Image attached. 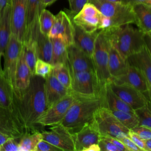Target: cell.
I'll use <instances>...</instances> for the list:
<instances>
[{
	"instance_id": "cell-40",
	"label": "cell",
	"mask_w": 151,
	"mask_h": 151,
	"mask_svg": "<svg viewBox=\"0 0 151 151\" xmlns=\"http://www.w3.org/2000/svg\"><path fill=\"white\" fill-rule=\"evenodd\" d=\"M130 130L133 131L144 140L151 139V128L150 127L137 125Z\"/></svg>"
},
{
	"instance_id": "cell-28",
	"label": "cell",
	"mask_w": 151,
	"mask_h": 151,
	"mask_svg": "<svg viewBox=\"0 0 151 151\" xmlns=\"http://www.w3.org/2000/svg\"><path fill=\"white\" fill-rule=\"evenodd\" d=\"M110 110H122L133 111V110L128 104L120 99L111 89L110 84L106 87L104 96V106Z\"/></svg>"
},
{
	"instance_id": "cell-26",
	"label": "cell",
	"mask_w": 151,
	"mask_h": 151,
	"mask_svg": "<svg viewBox=\"0 0 151 151\" xmlns=\"http://www.w3.org/2000/svg\"><path fill=\"white\" fill-rule=\"evenodd\" d=\"M11 6L8 5L0 15V61L4 56L11 32Z\"/></svg>"
},
{
	"instance_id": "cell-9",
	"label": "cell",
	"mask_w": 151,
	"mask_h": 151,
	"mask_svg": "<svg viewBox=\"0 0 151 151\" xmlns=\"http://www.w3.org/2000/svg\"><path fill=\"white\" fill-rule=\"evenodd\" d=\"M22 47V42L18 40L12 34L10 36L4 54V74L12 86L14 90L15 83V74Z\"/></svg>"
},
{
	"instance_id": "cell-25",
	"label": "cell",
	"mask_w": 151,
	"mask_h": 151,
	"mask_svg": "<svg viewBox=\"0 0 151 151\" xmlns=\"http://www.w3.org/2000/svg\"><path fill=\"white\" fill-rule=\"evenodd\" d=\"M132 6L135 24L145 34H148L151 31V4H136Z\"/></svg>"
},
{
	"instance_id": "cell-34",
	"label": "cell",
	"mask_w": 151,
	"mask_h": 151,
	"mask_svg": "<svg viewBox=\"0 0 151 151\" xmlns=\"http://www.w3.org/2000/svg\"><path fill=\"white\" fill-rule=\"evenodd\" d=\"M113 115L127 128L132 129L139 125L138 118L134 111L110 110Z\"/></svg>"
},
{
	"instance_id": "cell-12",
	"label": "cell",
	"mask_w": 151,
	"mask_h": 151,
	"mask_svg": "<svg viewBox=\"0 0 151 151\" xmlns=\"http://www.w3.org/2000/svg\"><path fill=\"white\" fill-rule=\"evenodd\" d=\"M26 34L29 35L34 41L37 58L51 64L52 42L48 35L41 32L38 21L27 27Z\"/></svg>"
},
{
	"instance_id": "cell-41",
	"label": "cell",
	"mask_w": 151,
	"mask_h": 151,
	"mask_svg": "<svg viewBox=\"0 0 151 151\" xmlns=\"http://www.w3.org/2000/svg\"><path fill=\"white\" fill-rule=\"evenodd\" d=\"M35 151H62L60 149L48 143V142L41 139L37 143Z\"/></svg>"
},
{
	"instance_id": "cell-47",
	"label": "cell",
	"mask_w": 151,
	"mask_h": 151,
	"mask_svg": "<svg viewBox=\"0 0 151 151\" xmlns=\"http://www.w3.org/2000/svg\"><path fill=\"white\" fill-rule=\"evenodd\" d=\"M11 0H0V15L8 5L11 4Z\"/></svg>"
},
{
	"instance_id": "cell-18",
	"label": "cell",
	"mask_w": 151,
	"mask_h": 151,
	"mask_svg": "<svg viewBox=\"0 0 151 151\" xmlns=\"http://www.w3.org/2000/svg\"><path fill=\"white\" fill-rule=\"evenodd\" d=\"M0 132L15 137H21L28 133L17 116L1 106Z\"/></svg>"
},
{
	"instance_id": "cell-46",
	"label": "cell",
	"mask_w": 151,
	"mask_h": 151,
	"mask_svg": "<svg viewBox=\"0 0 151 151\" xmlns=\"http://www.w3.org/2000/svg\"><path fill=\"white\" fill-rule=\"evenodd\" d=\"M122 3L131 6L136 4H151V0H124L122 2Z\"/></svg>"
},
{
	"instance_id": "cell-11",
	"label": "cell",
	"mask_w": 151,
	"mask_h": 151,
	"mask_svg": "<svg viewBox=\"0 0 151 151\" xmlns=\"http://www.w3.org/2000/svg\"><path fill=\"white\" fill-rule=\"evenodd\" d=\"M50 131H41L42 139L48 142L62 151H76L72 133L68 130L57 124L51 126Z\"/></svg>"
},
{
	"instance_id": "cell-17",
	"label": "cell",
	"mask_w": 151,
	"mask_h": 151,
	"mask_svg": "<svg viewBox=\"0 0 151 151\" xmlns=\"http://www.w3.org/2000/svg\"><path fill=\"white\" fill-rule=\"evenodd\" d=\"M67 65L70 72L93 70L92 57L74 43L67 46Z\"/></svg>"
},
{
	"instance_id": "cell-43",
	"label": "cell",
	"mask_w": 151,
	"mask_h": 151,
	"mask_svg": "<svg viewBox=\"0 0 151 151\" xmlns=\"http://www.w3.org/2000/svg\"><path fill=\"white\" fill-rule=\"evenodd\" d=\"M98 145L100 151H118L116 147L103 136H101Z\"/></svg>"
},
{
	"instance_id": "cell-39",
	"label": "cell",
	"mask_w": 151,
	"mask_h": 151,
	"mask_svg": "<svg viewBox=\"0 0 151 151\" xmlns=\"http://www.w3.org/2000/svg\"><path fill=\"white\" fill-rule=\"evenodd\" d=\"M70 10H66L69 15L74 17L78 14L89 0H68Z\"/></svg>"
},
{
	"instance_id": "cell-49",
	"label": "cell",
	"mask_w": 151,
	"mask_h": 151,
	"mask_svg": "<svg viewBox=\"0 0 151 151\" xmlns=\"http://www.w3.org/2000/svg\"><path fill=\"white\" fill-rule=\"evenodd\" d=\"M84 151H100L98 144H93L87 147Z\"/></svg>"
},
{
	"instance_id": "cell-51",
	"label": "cell",
	"mask_w": 151,
	"mask_h": 151,
	"mask_svg": "<svg viewBox=\"0 0 151 151\" xmlns=\"http://www.w3.org/2000/svg\"><path fill=\"white\" fill-rule=\"evenodd\" d=\"M10 136L0 132V146L2 145Z\"/></svg>"
},
{
	"instance_id": "cell-1",
	"label": "cell",
	"mask_w": 151,
	"mask_h": 151,
	"mask_svg": "<svg viewBox=\"0 0 151 151\" xmlns=\"http://www.w3.org/2000/svg\"><path fill=\"white\" fill-rule=\"evenodd\" d=\"M45 78L33 75L29 86L18 96H15L19 120L27 132L38 130L37 121L47 109Z\"/></svg>"
},
{
	"instance_id": "cell-32",
	"label": "cell",
	"mask_w": 151,
	"mask_h": 151,
	"mask_svg": "<svg viewBox=\"0 0 151 151\" xmlns=\"http://www.w3.org/2000/svg\"><path fill=\"white\" fill-rule=\"evenodd\" d=\"M52 73L63 86L69 90L71 89V77L67 63L53 65Z\"/></svg>"
},
{
	"instance_id": "cell-56",
	"label": "cell",
	"mask_w": 151,
	"mask_h": 151,
	"mask_svg": "<svg viewBox=\"0 0 151 151\" xmlns=\"http://www.w3.org/2000/svg\"><path fill=\"white\" fill-rule=\"evenodd\" d=\"M149 34V35H150V36H151V31H150V32H149V33H148V34Z\"/></svg>"
},
{
	"instance_id": "cell-23",
	"label": "cell",
	"mask_w": 151,
	"mask_h": 151,
	"mask_svg": "<svg viewBox=\"0 0 151 151\" xmlns=\"http://www.w3.org/2000/svg\"><path fill=\"white\" fill-rule=\"evenodd\" d=\"M0 106L16 116L21 122L17 111L14 88L5 76L3 71H0Z\"/></svg>"
},
{
	"instance_id": "cell-55",
	"label": "cell",
	"mask_w": 151,
	"mask_h": 151,
	"mask_svg": "<svg viewBox=\"0 0 151 151\" xmlns=\"http://www.w3.org/2000/svg\"><path fill=\"white\" fill-rule=\"evenodd\" d=\"M1 61H0V71H3L2 68V67H1Z\"/></svg>"
},
{
	"instance_id": "cell-29",
	"label": "cell",
	"mask_w": 151,
	"mask_h": 151,
	"mask_svg": "<svg viewBox=\"0 0 151 151\" xmlns=\"http://www.w3.org/2000/svg\"><path fill=\"white\" fill-rule=\"evenodd\" d=\"M22 49L26 63L34 75L35 65L38 58L34 41L29 35L26 34L25 35L22 42Z\"/></svg>"
},
{
	"instance_id": "cell-36",
	"label": "cell",
	"mask_w": 151,
	"mask_h": 151,
	"mask_svg": "<svg viewBox=\"0 0 151 151\" xmlns=\"http://www.w3.org/2000/svg\"><path fill=\"white\" fill-rule=\"evenodd\" d=\"M134 111L138 118L139 125L151 128V103L148 100L144 106Z\"/></svg>"
},
{
	"instance_id": "cell-4",
	"label": "cell",
	"mask_w": 151,
	"mask_h": 151,
	"mask_svg": "<svg viewBox=\"0 0 151 151\" xmlns=\"http://www.w3.org/2000/svg\"><path fill=\"white\" fill-rule=\"evenodd\" d=\"M105 30L110 44L125 59L140 51L146 45L145 34L130 24Z\"/></svg>"
},
{
	"instance_id": "cell-50",
	"label": "cell",
	"mask_w": 151,
	"mask_h": 151,
	"mask_svg": "<svg viewBox=\"0 0 151 151\" xmlns=\"http://www.w3.org/2000/svg\"><path fill=\"white\" fill-rule=\"evenodd\" d=\"M56 1L57 0H41V5L44 8H45L46 6L51 5Z\"/></svg>"
},
{
	"instance_id": "cell-3",
	"label": "cell",
	"mask_w": 151,
	"mask_h": 151,
	"mask_svg": "<svg viewBox=\"0 0 151 151\" xmlns=\"http://www.w3.org/2000/svg\"><path fill=\"white\" fill-rule=\"evenodd\" d=\"M75 97L74 101L59 123L72 134L77 132L85 124L91 122L96 110L102 107L101 100L98 97Z\"/></svg>"
},
{
	"instance_id": "cell-5",
	"label": "cell",
	"mask_w": 151,
	"mask_h": 151,
	"mask_svg": "<svg viewBox=\"0 0 151 151\" xmlns=\"http://www.w3.org/2000/svg\"><path fill=\"white\" fill-rule=\"evenodd\" d=\"M89 2L94 4L103 15L112 20L114 27L136 22L131 5L107 0H89Z\"/></svg>"
},
{
	"instance_id": "cell-35",
	"label": "cell",
	"mask_w": 151,
	"mask_h": 151,
	"mask_svg": "<svg viewBox=\"0 0 151 151\" xmlns=\"http://www.w3.org/2000/svg\"><path fill=\"white\" fill-rule=\"evenodd\" d=\"M55 19V15L45 8L40 13L38 18L39 27L41 32L45 35L48 34L53 25Z\"/></svg>"
},
{
	"instance_id": "cell-15",
	"label": "cell",
	"mask_w": 151,
	"mask_h": 151,
	"mask_svg": "<svg viewBox=\"0 0 151 151\" xmlns=\"http://www.w3.org/2000/svg\"><path fill=\"white\" fill-rule=\"evenodd\" d=\"M110 87L120 99L134 110L144 106L147 103V99L145 94L132 86L111 82Z\"/></svg>"
},
{
	"instance_id": "cell-27",
	"label": "cell",
	"mask_w": 151,
	"mask_h": 151,
	"mask_svg": "<svg viewBox=\"0 0 151 151\" xmlns=\"http://www.w3.org/2000/svg\"><path fill=\"white\" fill-rule=\"evenodd\" d=\"M128 63L120 52L110 44L109 48V70L111 78L123 74L126 70Z\"/></svg>"
},
{
	"instance_id": "cell-22",
	"label": "cell",
	"mask_w": 151,
	"mask_h": 151,
	"mask_svg": "<svg viewBox=\"0 0 151 151\" xmlns=\"http://www.w3.org/2000/svg\"><path fill=\"white\" fill-rule=\"evenodd\" d=\"M33 74L26 63L24 51L22 47L15 74L14 88V93L15 96L18 97L21 96L27 88L29 85L31 78Z\"/></svg>"
},
{
	"instance_id": "cell-19",
	"label": "cell",
	"mask_w": 151,
	"mask_h": 151,
	"mask_svg": "<svg viewBox=\"0 0 151 151\" xmlns=\"http://www.w3.org/2000/svg\"><path fill=\"white\" fill-rule=\"evenodd\" d=\"M117 84H127L133 87L142 93L148 90L149 84L143 75L136 68L129 65L122 75L111 78V81Z\"/></svg>"
},
{
	"instance_id": "cell-48",
	"label": "cell",
	"mask_w": 151,
	"mask_h": 151,
	"mask_svg": "<svg viewBox=\"0 0 151 151\" xmlns=\"http://www.w3.org/2000/svg\"><path fill=\"white\" fill-rule=\"evenodd\" d=\"M145 41L146 45L151 55V36L147 34H145Z\"/></svg>"
},
{
	"instance_id": "cell-13",
	"label": "cell",
	"mask_w": 151,
	"mask_h": 151,
	"mask_svg": "<svg viewBox=\"0 0 151 151\" xmlns=\"http://www.w3.org/2000/svg\"><path fill=\"white\" fill-rule=\"evenodd\" d=\"M101 16V13L97 7L92 3L88 2L78 14L71 17L76 25L87 32H93L99 29Z\"/></svg>"
},
{
	"instance_id": "cell-30",
	"label": "cell",
	"mask_w": 151,
	"mask_h": 151,
	"mask_svg": "<svg viewBox=\"0 0 151 151\" xmlns=\"http://www.w3.org/2000/svg\"><path fill=\"white\" fill-rule=\"evenodd\" d=\"M52 42L51 64H66L67 63V45L59 38H51Z\"/></svg>"
},
{
	"instance_id": "cell-52",
	"label": "cell",
	"mask_w": 151,
	"mask_h": 151,
	"mask_svg": "<svg viewBox=\"0 0 151 151\" xmlns=\"http://www.w3.org/2000/svg\"><path fill=\"white\" fill-rule=\"evenodd\" d=\"M144 94H145L147 99L151 103V84L149 86L147 91L144 93Z\"/></svg>"
},
{
	"instance_id": "cell-8",
	"label": "cell",
	"mask_w": 151,
	"mask_h": 151,
	"mask_svg": "<svg viewBox=\"0 0 151 151\" xmlns=\"http://www.w3.org/2000/svg\"><path fill=\"white\" fill-rule=\"evenodd\" d=\"M75 98V96L71 93L47 108L38 119L37 125L51 126L59 124L65 116L70 106L74 101Z\"/></svg>"
},
{
	"instance_id": "cell-38",
	"label": "cell",
	"mask_w": 151,
	"mask_h": 151,
	"mask_svg": "<svg viewBox=\"0 0 151 151\" xmlns=\"http://www.w3.org/2000/svg\"><path fill=\"white\" fill-rule=\"evenodd\" d=\"M21 137H9L0 146V151H19V143Z\"/></svg>"
},
{
	"instance_id": "cell-31",
	"label": "cell",
	"mask_w": 151,
	"mask_h": 151,
	"mask_svg": "<svg viewBox=\"0 0 151 151\" xmlns=\"http://www.w3.org/2000/svg\"><path fill=\"white\" fill-rule=\"evenodd\" d=\"M41 139V133L38 130L25 133L19 140V151H35L36 146Z\"/></svg>"
},
{
	"instance_id": "cell-37",
	"label": "cell",
	"mask_w": 151,
	"mask_h": 151,
	"mask_svg": "<svg viewBox=\"0 0 151 151\" xmlns=\"http://www.w3.org/2000/svg\"><path fill=\"white\" fill-rule=\"evenodd\" d=\"M53 70V65L42 59L37 58L35 68L34 75L40 76L44 78H46L52 73Z\"/></svg>"
},
{
	"instance_id": "cell-10",
	"label": "cell",
	"mask_w": 151,
	"mask_h": 151,
	"mask_svg": "<svg viewBox=\"0 0 151 151\" xmlns=\"http://www.w3.org/2000/svg\"><path fill=\"white\" fill-rule=\"evenodd\" d=\"M74 24L71 16L66 11H60L55 15L48 37L50 38H59L68 46L74 43Z\"/></svg>"
},
{
	"instance_id": "cell-44",
	"label": "cell",
	"mask_w": 151,
	"mask_h": 151,
	"mask_svg": "<svg viewBox=\"0 0 151 151\" xmlns=\"http://www.w3.org/2000/svg\"><path fill=\"white\" fill-rule=\"evenodd\" d=\"M124 145L127 147V149L130 151H142L136 144L130 139L129 136H125L119 139Z\"/></svg>"
},
{
	"instance_id": "cell-21",
	"label": "cell",
	"mask_w": 151,
	"mask_h": 151,
	"mask_svg": "<svg viewBox=\"0 0 151 151\" xmlns=\"http://www.w3.org/2000/svg\"><path fill=\"white\" fill-rule=\"evenodd\" d=\"M126 61L143 75L149 86L151 84V55L146 45L140 51L129 55Z\"/></svg>"
},
{
	"instance_id": "cell-57",
	"label": "cell",
	"mask_w": 151,
	"mask_h": 151,
	"mask_svg": "<svg viewBox=\"0 0 151 151\" xmlns=\"http://www.w3.org/2000/svg\"><path fill=\"white\" fill-rule=\"evenodd\" d=\"M123 1H124V0H122V2H123Z\"/></svg>"
},
{
	"instance_id": "cell-7",
	"label": "cell",
	"mask_w": 151,
	"mask_h": 151,
	"mask_svg": "<svg viewBox=\"0 0 151 151\" xmlns=\"http://www.w3.org/2000/svg\"><path fill=\"white\" fill-rule=\"evenodd\" d=\"M70 74L71 77L70 90L75 97L99 98L93 70L70 72Z\"/></svg>"
},
{
	"instance_id": "cell-42",
	"label": "cell",
	"mask_w": 151,
	"mask_h": 151,
	"mask_svg": "<svg viewBox=\"0 0 151 151\" xmlns=\"http://www.w3.org/2000/svg\"><path fill=\"white\" fill-rule=\"evenodd\" d=\"M128 136L136 144V145H137L140 149H142V151H147L145 140L140 138L136 133H135L130 129L129 130Z\"/></svg>"
},
{
	"instance_id": "cell-2",
	"label": "cell",
	"mask_w": 151,
	"mask_h": 151,
	"mask_svg": "<svg viewBox=\"0 0 151 151\" xmlns=\"http://www.w3.org/2000/svg\"><path fill=\"white\" fill-rule=\"evenodd\" d=\"M109 45L110 41L106 31L100 29L96 39L92 60L99 97L102 107L104 106L106 87L111 81L109 70Z\"/></svg>"
},
{
	"instance_id": "cell-45",
	"label": "cell",
	"mask_w": 151,
	"mask_h": 151,
	"mask_svg": "<svg viewBox=\"0 0 151 151\" xmlns=\"http://www.w3.org/2000/svg\"><path fill=\"white\" fill-rule=\"evenodd\" d=\"M104 136L109 142L112 143L116 147L118 151H129L119 139L113 137L108 136Z\"/></svg>"
},
{
	"instance_id": "cell-14",
	"label": "cell",
	"mask_w": 151,
	"mask_h": 151,
	"mask_svg": "<svg viewBox=\"0 0 151 151\" xmlns=\"http://www.w3.org/2000/svg\"><path fill=\"white\" fill-rule=\"evenodd\" d=\"M28 0H11V32L19 41L23 42L27 28Z\"/></svg>"
},
{
	"instance_id": "cell-53",
	"label": "cell",
	"mask_w": 151,
	"mask_h": 151,
	"mask_svg": "<svg viewBox=\"0 0 151 151\" xmlns=\"http://www.w3.org/2000/svg\"><path fill=\"white\" fill-rule=\"evenodd\" d=\"M147 151H151V139L145 140Z\"/></svg>"
},
{
	"instance_id": "cell-33",
	"label": "cell",
	"mask_w": 151,
	"mask_h": 151,
	"mask_svg": "<svg viewBox=\"0 0 151 151\" xmlns=\"http://www.w3.org/2000/svg\"><path fill=\"white\" fill-rule=\"evenodd\" d=\"M45 9L41 5V0H28L27 8V27L38 21L41 11Z\"/></svg>"
},
{
	"instance_id": "cell-16",
	"label": "cell",
	"mask_w": 151,
	"mask_h": 151,
	"mask_svg": "<svg viewBox=\"0 0 151 151\" xmlns=\"http://www.w3.org/2000/svg\"><path fill=\"white\" fill-rule=\"evenodd\" d=\"M72 134L76 151H84L89 146L98 144L101 137L93 120Z\"/></svg>"
},
{
	"instance_id": "cell-6",
	"label": "cell",
	"mask_w": 151,
	"mask_h": 151,
	"mask_svg": "<svg viewBox=\"0 0 151 151\" xmlns=\"http://www.w3.org/2000/svg\"><path fill=\"white\" fill-rule=\"evenodd\" d=\"M101 136H108L120 139L128 136L129 130L124 126L105 107H100L96 111L93 120Z\"/></svg>"
},
{
	"instance_id": "cell-24",
	"label": "cell",
	"mask_w": 151,
	"mask_h": 151,
	"mask_svg": "<svg viewBox=\"0 0 151 151\" xmlns=\"http://www.w3.org/2000/svg\"><path fill=\"white\" fill-rule=\"evenodd\" d=\"M74 44L80 50L92 57L95 41L100 29L93 32H87L74 22Z\"/></svg>"
},
{
	"instance_id": "cell-20",
	"label": "cell",
	"mask_w": 151,
	"mask_h": 151,
	"mask_svg": "<svg viewBox=\"0 0 151 151\" xmlns=\"http://www.w3.org/2000/svg\"><path fill=\"white\" fill-rule=\"evenodd\" d=\"M44 87L47 109L71 93V90L66 88L57 79L52 73V71L51 74L45 79Z\"/></svg>"
},
{
	"instance_id": "cell-54",
	"label": "cell",
	"mask_w": 151,
	"mask_h": 151,
	"mask_svg": "<svg viewBox=\"0 0 151 151\" xmlns=\"http://www.w3.org/2000/svg\"><path fill=\"white\" fill-rule=\"evenodd\" d=\"M110 2H122V0H107Z\"/></svg>"
}]
</instances>
